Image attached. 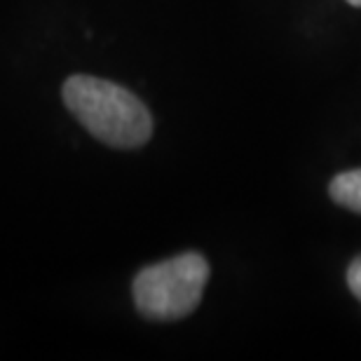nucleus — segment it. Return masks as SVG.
I'll return each instance as SVG.
<instances>
[{
    "mask_svg": "<svg viewBox=\"0 0 361 361\" xmlns=\"http://www.w3.org/2000/svg\"><path fill=\"white\" fill-rule=\"evenodd\" d=\"M350 5H355V7H361V0H348Z\"/></svg>",
    "mask_w": 361,
    "mask_h": 361,
    "instance_id": "obj_5",
    "label": "nucleus"
},
{
    "mask_svg": "<svg viewBox=\"0 0 361 361\" xmlns=\"http://www.w3.org/2000/svg\"><path fill=\"white\" fill-rule=\"evenodd\" d=\"M348 286L350 291L357 295V300L361 302V256H357L348 268Z\"/></svg>",
    "mask_w": 361,
    "mask_h": 361,
    "instance_id": "obj_4",
    "label": "nucleus"
},
{
    "mask_svg": "<svg viewBox=\"0 0 361 361\" xmlns=\"http://www.w3.org/2000/svg\"><path fill=\"white\" fill-rule=\"evenodd\" d=\"M329 195L336 204L361 214V169H352V171L338 174L334 180H331Z\"/></svg>",
    "mask_w": 361,
    "mask_h": 361,
    "instance_id": "obj_3",
    "label": "nucleus"
},
{
    "mask_svg": "<svg viewBox=\"0 0 361 361\" xmlns=\"http://www.w3.org/2000/svg\"><path fill=\"white\" fill-rule=\"evenodd\" d=\"M63 104L106 146L141 148L153 136V118L146 104L115 82L73 75L63 85Z\"/></svg>",
    "mask_w": 361,
    "mask_h": 361,
    "instance_id": "obj_1",
    "label": "nucleus"
},
{
    "mask_svg": "<svg viewBox=\"0 0 361 361\" xmlns=\"http://www.w3.org/2000/svg\"><path fill=\"white\" fill-rule=\"evenodd\" d=\"M209 281V263L202 254L188 251L169 261L143 268L134 277V302L148 319H183L200 305Z\"/></svg>",
    "mask_w": 361,
    "mask_h": 361,
    "instance_id": "obj_2",
    "label": "nucleus"
}]
</instances>
